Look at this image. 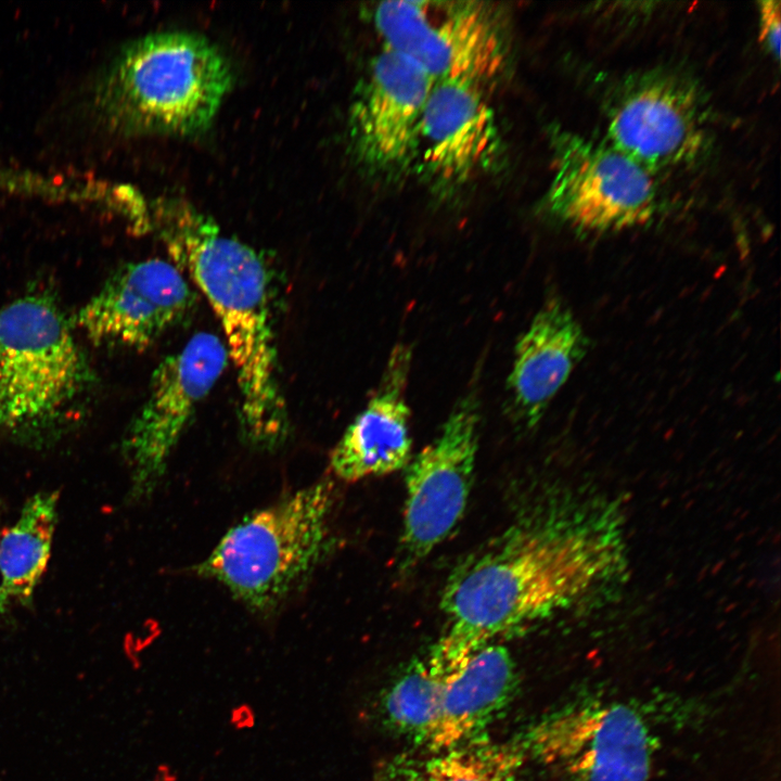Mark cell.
Wrapping results in <instances>:
<instances>
[{"label":"cell","instance_id":"1","mask_svg":"<svg viewBox=\"0 0 781 781\" xmlns=\"http://www.w3.org/2000/svg\"><path fill=\"white\" fill-rule=\"evenodd\" d=\"M626 567L614 508L562 499L538 507L450 577L447 627L425 660L431 673L446 682L503 637L609 599Z\"/></svg>","mask_w":781,"mask_h":781},{"label":"cell","instance_id":"2","mask_svg":"<svg viewBox=\"0 0 781 781\" xmlns=\"http://www.w3.org/2000/svg\"><path fill=\"white\" fill-rule=\"evenodd\" d=\"M153 221L172 263L202 292L220 323L235 372L244 438L259 449L277 448L289 422L263 259L187 200L157 199Z\"/></svg>","mask_w":781,"mask_h":781},{"label":"cell","instance_id":"3","mask_svg":"<svg viewBox=\"0 0 781 781\" xmlns=\"http://www.w3.org/2000/svg\"><path fill=\"white\" fill-rule=\"evenodd\" d=\"M232 82L229 62L206 37L162 31L123 47L97 78L92 105L120 133L194 136L210 127Z\"/></svg>","mask_w":781,"mask_h":781},{"label":"cell","instance_id":"4","mask_svg":"<svg viewBox=\"0 0 781 781\" xmlns=\"http://www.w3.org/2000/svg\"><path fill=\"white\" fill-rule=\"evenodd\" d=\"M332 481L321 479L254 511L231 527L196 573L256 612L279 606L331 547Z\"/></svg>","mask_w":781,"mask_h":781},{"label":"cell","instance_id":"5","mask_svg":"<svg viewBox=\"0 0 781 781\" xmlns=\"http://www.w3.org/2000/svg\"><path fill=\"white\" fill-rule=\"evenodd\" d=\"M92 381L68 322L43 296L0 308V432L36 438L57 430Z\"/></svg>","mask_w":781,"mask_h":781},{"label":"cell","instance_id":"6","mask_svg":"<svg viewBox=\"0 0 781 781\" xmlns=\"http://www.w3.org/2000/svg\"><path fill=\"white\" fill-rule=\"evenodd\" d=\"M373 22L384 48L415 63L434 82L466 80L488 88L505 69L503 17L486 2L384 1Z\"/></svg>","mask_w":781,"mask_h":781},{"label":"cell","instance_id":"7","mask_svg":"<svg viewBox=\"0 0 781 781\" xmlns=\"http://www.w3.org/2000/svg\"><path fill=\"white\" fill-rule=\"evenodd\" d=\"M553 172L548 212L587 232L619 231L649 222L657 209L651 171L619 152L562 127L549 129Z\"/></svg>","mask_w":781,"mask_h":781},{"label":"cell","instance_id":"8","mask_svg":"<svg viewBox=\"0 0 781 781\" xmlns=\"http://www.w3.org/2000/svg\"><path fill=\"white\" fill-rule=\"evenodd\" d=\"M527 758L568 781H646L653 744L641 716L620 703H575L518 739Z\"/></svg>","mask_w":781,"mask_h":781},{"label":"cell","instance_id":"9","mask_svg":"<svg viewBox=\"0 0 781 781\" xmlns=\"http://www.w3.org/2000/svg\"><path fill=\"white\" fill-rule=\"evenodd\" d=\"M228 363L223 341L209 332L195 333L158 363L123 443L133 496L148 495L158 483L200 402Z\"/></svg>","mask_w":781,"mask_h":781},{"label":"cell","instance_id":"10","mask_svg":"<svg viewBox=\"0 0 781 781\" xmlns=\"http://www.w3.org/2000/svg\"><path fill=\"white\" fill-rule=\"evenodd\" d=\"M434 80L384 48L356 88L347 117L350 154L368 175L396 180L415 167L422 120Z\"/></svg>","mask_w":781,"mask_h":781},{"label":"cell","instance_id":"11","mask_svg":"<svg viewBox=\"0 0 781 781\" xmlns=\"http://www.w3.org/2000/svg\"><path fill=\"white\" fill-rule=\"evenodd\" d=\"M478 406L468 395L437 437L406 473L400 555L411 565L427 556L456 527L470 497L478 447Z\"/></svg>","mask_w":781,"mask_h":781},{"label":"cell","instance_id":"12","mask_svg":"<svg viewBox=\"0 0 781 781\" xmlns=\"http://www.w3.org/2000/svg\"><path fill=\"white\" fill-rule=\"evenodd\" d=\"M611 145L648 170L693 162L706 144L697 89L665 72L626 81L607 115Z\"/></svg>","mask_w":781,"mask_h":781},{"label":"cell","instance_id":"13","mask_svg":"<svg viewBox=\"0 0 781 781\" xmlns=\"http://www.w3.org/2000/svg\"><path fill=\"white\" fill-rule=\"evenodd\" d=\"M502 138L487 87L435 81L425 107L415 167L432 191L452 196L496 167Z\"/></svg>","mask_w":781,"mask_h":781},{"label":"cell","instance_id":"14","mask_svg":"<svg viewBox=\"0 0 781 781\" xmlns=\"http://www.w3.org/2000/svg\"><path fill=\"white\" fill-rule=\"evenodd\" d=\"M187 277L150 258L118 269L78 311V328L94 344L143 349L179 322L194 304Z\"/></svg>","mask_w":781,"mask_h":781},{"label":"cell","instance_id":"15","mask_svg":"<svg viewBox=\"0 0 781 781\" xmlns=\"http://www.w3.org/2000/svg\"><path fill=\"white\" fill-rule=\"evenodd\" d=\"M411 359L408 345L398 344L390 351L375 393L331 452L330 469L338 479L355 483L408 465L412 443L406 389Z\"/></svg>","mask_w":781,"mask_h":781},{"label":"cell","instance_id":"16","mask_svg":"<svg viewBox=\"0 0 781 781\" xmlns=\"http://www.w3.org/2000/svg\"><path fill=\"white\" fill-rule=\"evenodd\" d=\"M588 348L571 309L558 297L548 299L518 338L508 377L512 412L522 425L539 423Z\"/></svg>","mask_w":781,"mask_h":781},{"label":"cell","instance_id":"17","mask_svg":"<svg viewBox=\"0 0 781 781\" xmlns=\"http://www.w3.org/2000/svg\"><path fill=\"white\" fill-rule=\"evenodd\" d=\"M516 670L508 649L489 644L445 682L436 725L426 744L438 752L484 738L483 732L510 702Z\"/></svg>","mask_w":781,"mask_h":781},{"label":"cell","instance_id":"18","mask_svg":"<svg viewBox=\"0 0 781 781\" xmlns=\"http://www.w3.org/2000/svg\"><path fill=\"white\" fill-rule=\"evenodd\" d=\"M527 759L520 740L494 742L484 737L425 757L395 758L376 781H520Z\"/></svg>","mask_w":781,"mask_h":781},{"label":"cell","instance_id":"19","mask_svg":"<svg viewBox=\"0 0 781 781\" xmlns=\"http://www.w3.org/2000/svg\"><path fill=\"white\" fill-rule=\"evenodd\" d=\"M59 495L42 491L24 504L0 539V587L14 602L33 597L51 556Z\"/></svg>","mask_w":781,"mask_h":781},{"label":"cell","instance_id":"20","mask_svg":"<svg viewBox=\"0 0 781 781\" xmlns=\"http://www.w3.org/2000/svg\"><path fill=\"white\" fill-rule=\"evenodd\" d=\"M444 686L431 673L426 661L412 663L384 696L387 722L400 734L426 746L437 721Z\"/></svg>","mask_w":781,"mask_h":781},{"label":"cell","instance_id":"21","mask_svg":"<svg viewBox=\"0 0 781 781\" xmlns=\"http://www.w3.org/2000/svg\"><path fill=\"white\" fill-rule=\"evenodd\" d=\"M780 1L778 0L758 2L759 38L776 61H779L780 57Z\"/></svg>","mask_w":781,"mask_h":781},{"label":"cell","instance_id":"22","mask_svg":"<svg viewBox=\"0 0 781 781\" xmlns=\"http://www.w3.org/2000/svg\"><path fill=\"white\" fill-rule=\"evenodd\" d=\"M13 601L0 587V618L9 611Z\"/></svg>","mask_w":781,"mask_h":781}]
</instances>
